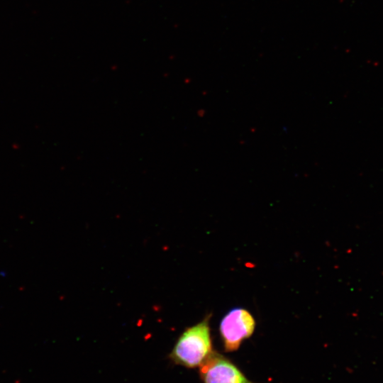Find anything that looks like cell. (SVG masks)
<instances>
[{
  "label": "cell",
  "instance_id": "3957f363",
  "mask_svg": "<svg viewBox=\"0 0 383 383\" xmlns=\"http://www.w3.org/2000/svg\"><path fill=\"white\" fill-rule=\"evenodd\" d=\"M199 375L203 383H255L233 362L215 351L199 367Z\"/></svg>",
  "mask_w": 383,
  "mask_h": 383
},
{
  "label": "cell",
  "instance_id": "7a4b0ae2",
  "mask_svg": "<svg viewBox=\"0 0 383 383\" xmlns=\"http://www.w3.org/2000/svg\"><path fill=\"white\" fill-rule=\"evenodd\" d=\"M255 321L245 309L235 308L221 319L219 332L226 352L236 351L243 341L254 333Z\"/></svg>",
  "mask_w": 383,
  "mask_h": 383
},
{
  "label": "cell",
  "instance_id": "6da1fadb",
  "mask_svg": "<svg viewBox=\"0 0 383 383\" xmlns=\"http://www.w3.org/2000/svg\"><path fill=\"white\" fill-rule=\"evenodd\" d=\"M210 318L208 315L182 333L169 355L172 362L187 368H196L212 354Z\"/></svg>",
  "mask_w": 383,
  "mask_h": 383
}]
</instances>
